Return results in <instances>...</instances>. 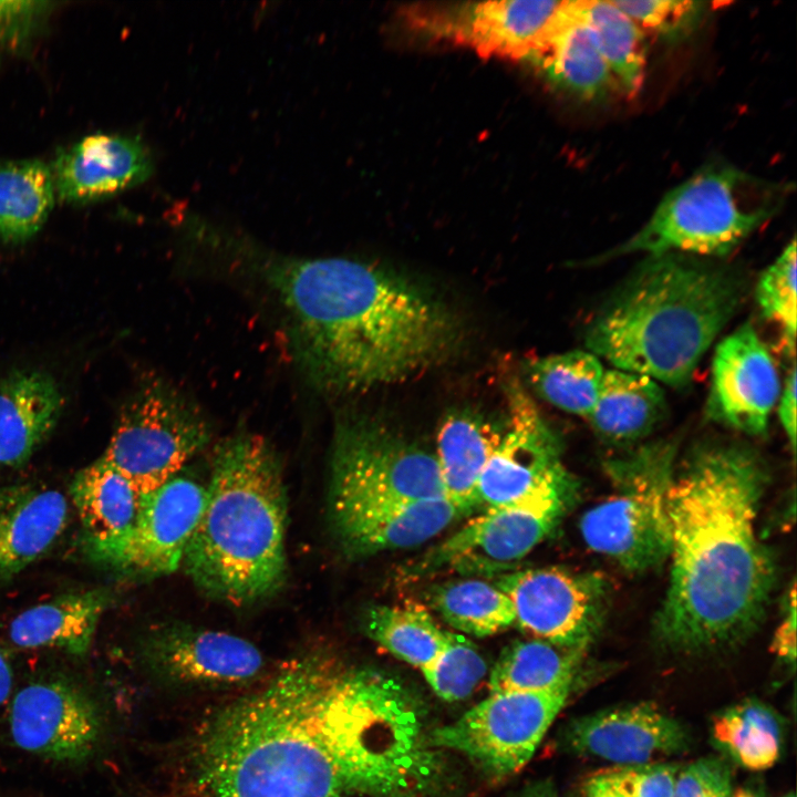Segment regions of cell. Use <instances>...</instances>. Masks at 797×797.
Wrapping results in <instances>:
<instances>
[{"instance_id":"obj_1","label":"cell","mask_w":797,"mask_h":797,"mask_svg":"<svg viewBox=\"0 0 797 797\" xmlns=\"http://www.w3.org/2000/svg\"><path fill=\"white\" fill-rule=\"evenodd\" d=\"M767 480L762 459L741 444L700 446L674 475L667 491L671 575L655 618L664 646L715 652L759 624L776 579L756 534Z\"/></svg>"},{"instance_id":"obj_2","label":"cell","mask_w":797,"mask_h":797,"mask_svg":"<svg viewBox=\"0 0 797 797\" xmlns=\"http://www.w3.org/2000/svg\"><path fill=\"white\" fill-rule=\"evenodd\" d=\"M261 266L282 307L294 362L322 393L406 381L439 363L455 343L451 312L395 271L337 257H275Z\"/></svg>"},{"instance_id":"obj_3","label":"cell","mask_w":797,"mask_h":797,"mask_svg":"<svg viewBox=\"0 0 797 797\" xmlns=\"http://www.w3.org/2000/svg\"><path fill=\"white\" fill-rule=\"evenodd\" d=\"M331 665L320 654L296 658L265 686L216 713L194 752L199 786L210 797L342 795L317 721Z\"/></svg>"},{"instance_id":"obj_4","label":"cell","mask_w":797,"mask_h":797,"mask_svg":"<svg viewBox=\"0 0 797 797\" xmlns=\"http://www.w3.org/2000/svg\"><path fill=\"white\" fill-rule=\"evenodd\" d=\"M648 257L594 315L584 341L614 369L682 387L737 310L743 284L687 255Z\"/></svg>"},{"instance_id":"obj_5","label":"cell","mask_w":797,"mask_h":797,"mask_svg":"<svg viewBox=\"0 0 797 797\" xmlns=\"http://www.w3.org/2000/svg\"><path fill=\"white\" fill-rule=\"evenodd\" d=\"M287 493L265 437L239 433L215 451L206 497L182 567L206 596L248 605L286 582Z\"/></svg>"},{"instance_id":"obj_6","label":"cell","mask_w":797,"mask_h":797,"mask_svg":"<svg viewBox=\"0 0 797 797\" xmlns=\"http://www.w3.org/2000/svg\"><path fill=\"white\" fill-rule=\"evenodd\" d=\"M317 721L342 793L436 797L442 791L445 760L431 742L425 710L392 675L332 665L319 690Z\"/></svg>"},{"instance_id":"obj_7","label":"cell","mask_w":797,"mask_h":797,"mask_svg":"<svg viewBox=\"0 0 797 797\" xmlns=\"http://www.w3.org/2000/svg\"><path fill=\"white\" fill-rule=\"evenodd\" d=\"M788 188L727 164L708 165L666 193L645 225L604 257L728 255L779 211Z\"/></svg>"},{"instance_id":"obj_8","label":"cell","mask_w":797,"mask_h":797,"mask_svg":"<svg viewBox=\"0 0 797 797\" xmlns=\"http://www.w3.org/2000/svg\"><path fill=\"white\" fill-rule=\"evenodd\" d=\"M675 456L673 442L658 441L605 463L612 491L587 510L579 525L591 550L631 572L669 559L667 491Z\"/></svg>"},{"instance_id":"obj_9","label":"cell","mask_w":797,"mask_h":797,"mask_svg":"<svg viewBox=\"0 0 797 797\" xmlns=\"http://www.w3.org/2000/svg\"><path fill=\"white\" fill-rule=\"evenodd\" d=\"M210 438L194 401L166 381L148 380L124 403L102 457L141 497L179 474Z\"/></svg>"},{"instance_id":"obj_10","label":"cell","mask_w":797,"mask_h":797,"mask_svg":"<svg viewBox=\"0 0 797 797\" xmlns=\"http://www.w3.org/2000/svg\"><path fill=\"white\" fill-rule=\"evenodd\" d=\"M445 498L434 453L368 416H344L333 435L329 508Z\"/></svg>"},{"instance_id":"obj_11","label":"cell","mask_w":797,"mask_h":797,"mask_svg":"<svg viewBox=\"0 0 797 797\" xmlns=\"http://www.w3.org/2000/svg\"><path fill=\"white\" fill-rule=\"evenodd\" d=\"M576 496L568 473L507 505L489 507L411 567L412 576L497 571L525 558L559 524Z\"/></svg>"},{"instance_id":"obj_12","label":"cell","mask_w":797,"mask_h":797,"mask_svg":"<svg viewBox=\"0 0 797 797\" xmlns=\"http://www.w3.org/2000/svg\"><path fill=\"white\" fill-rule=\"evenodd\" d=\"M569 693H490L456 721L432 728L431 742L462 754L489 777L511 776L529 763Z\"/></svg>"},{"instance_id":"obj_13","label":"cell","mask_w":797,"mask_h":797,"mask_svg":"<svg viewBox=\"0 0 797 797\" xmlns=\"http://www.w3.org/2000/svg\"><path fill=\"white\" fill-rule=\"evenodd\" d=\"M205 497L206 484L179 473L141 496L136 519L127 532L106 542H85V551L95 563L124 575L167 576L182 567Z\"/></svg>"},{"instance_id":"obj_14","label":"cell","mask_w":797,"mask_h":797,"mask_svg":"<svg viewBox=\"0 0 797 797\" xmlns=\"http://www.w3.org/2000/svg\"><path fill=\"white\" fill-rule=\"evenodd\" d=\"M496 584L511 601L515 623L534 639L586 651L602 627L608 588L597 575L534 568L505 573Z\"/></svg>"},{"instance_id":"obj_15","label":"cell","mask_w":797,"mask_h":797,"mask_svg":"<svg viewBox=\"0 0 797 797\" xmlns=\"http://www.w3.org/2000/svg\"><path fill=\"white\" fill-rule=\"evenodd\" d=\"M9 727L20 749L53 762L79 764L97 752L105 721L100 703L84 687L52 679L30 683L15 693Z\"/></svg>"},{"instance_id":"obj_16","label":"cell","mask_w":797,"mask_h":797,"mask_svg":"<svg viewBox=\"0 0 797 797\" xmlns=\"http://www.w3.org/2000/svg\"><path fill=\"white\" fill-rule=\"evenodd\" d=\"M505 393L503 435L478 485L486 508L515 503L567 472L557 434L519 381L510 380Z\"/></svg>"},{"instance_id":"obj_17","label":"cell","mask_w":797,"mask_h":797,"mask_svg":"<svg viewBox=\"0 0 797 797\" xmlns=\"http://www.w3.org/2000/svg\"><path fill=\"white\" fill-rule=\"evenodd\" d=\"M563 1H487L457 8L406 10L412 25L467 45L485 58L526 60L557 17Z\"/></svg>"},{"instance_id":"obj_18","label":"cell","mask_w":797,"mask_h":797,"mask_svg":"<svg viewBox=\"0 0 797 797\" xmlns=\"http://www.w3.org/2000/svg\"><path fill=\"white\" fill-rule=\"evenodd\" d=\"M780 391L775 362L751 324L718 343L706 404L710 420L747 435H765Z\"/></svg>"},{"instance_id":"obj_19","label":"cell","mask_w":797,"mask_h":797,"mask_svg":"<svg viewBox=\"0 0 797 797\" xmlns=\"http://www.w3.org/2000/svg\"><path fill=\"white\" fill-rule=\"evenodd\" d=\"M142 654L162 677L190 685H238L255 680L265 667L262 653L250 641L178 623L152 630Z\"/></svg>"},{"instance_id":"obj_20","label":"cell","mask_w":797,"mask_h":797,"mask_svg":"<svg viewBox=\"0 0 797 797\" xmlns=\"http://www.w3.org/2000/svg\"><path fill=\"white\" fill-rule=\"evenodd\" d=\"M565 738L575 753L615 766L655 763L682 753L690 744V735L682 723L648 702L575 718L567 725Z\"/></svg>"},{"instance_id":"obj_21","label":"cell","mask_w":797,"mask_h":797,"mask_svg":"<svg viewBox=\"0 0 797 797\" xmlns=\"http://www.w3.org/2000/svg\"><path fill=\"white\" fill-rule=\"evenodd\" d=\"M329 513L337 539L353 557L420 546L463 514L446 498L361 503Z\"/></svg>"},{"instance_id":"obj_22","label":"cell","mask_w":797,"mask_h":797,"mask_svg":"<svg viewBox=\"0 0 797 797\" xmlns=\"http://www.w3.org/2000/svg\"><path fill=\"white\" fill-rule=\"evenodd\" d=\"M50 168L56 197L84 204L143 183L152 172V159L138 139L94 134L61 151Z\"/></svg>"},{"instance_id":"obj_23","label":"cell","mask_w":797,"mask_h":797,"mask_svg":"<svg viewBox=\"0 0 797 797\" xmlns=\"http://www.w3.org/2000/svg\"><path fill=\"white\" fill-rule=\"evenodd\" d=\"M527 61L555 86L583 101L602 102L619 90L576 1H563Z\"/></svg>"},{"instance_id":"obj_24","label":"cell","mask_w":797,"mask_h":797,"mask_svg":"<svg viewBox=\"0 0 797 797\" xmlns=\"http://www.w3.org/2000/svg\"><path fill=\"white\" fill-rule=\"evenodd\" d=\"M68 500L33 484L0 487V582L45 555L64 531Z\"/></svg>"},{"instance_id":"obj_25","label":"cell","mask_w":797,"mask_h":797,"mask_svg":"<svg viewBox=\"0 0 797 797\" xmlns=\"http://www.w3.org/2000/svg\"><path fill=\"white\" fill-rule=\"evenodd\" d=\"M63 410L54 379L15 370L0 380V465L23 466L52 433Z\"/></svg>"},{"instance_id":"obj_26","label":"cell","mask_w":797,"mask_h":797,"mask_svg":"<svg viewBox=\"0 0 797 797\" xmlns=\"http://www.w3.org/2000/svg\"><path fill=\"white\" fill-rule=\"evenodd\" d=\"M503 431L504 424L470 410L452 412L439 425L434 455L444 495L463 514L480 505L479 480Z\"/></svg>"},{"instance_id":"obj_27","label":"cell","mask_w":797,"mask_h":797,"mask_svg":"<svg viewBox=\"0 0 797 797\" xmlns=\"http://www.w3.org/2000/svg\"><path fill=\"white\" fill-rule=\"evenodd\" d=\"M112 601L105 588L59 596L18 614L10 624V640L20 648H51L82 656Z\"/></svg>"},{"instance_id":"obj_28","label":"cell","mask_w":797,"mask_h":797,"mask_svg":"<svg viewBox=\"0 0 797 797\" xmlns=\"http://www.w3.org/2000/svg\"><path fill=\"white\" fill-rule=\"evenodd\" d=\"M665 413V395L656 381L612 369L604 371L588 420L602 438L622 444L646 436L663 421Z\"/></svg>"},{"instance_id":"obj_29","label":"cell","mask_w":797,"mask_h":797,"mask_svg":"<svg viewBox=\"0 0 797 797\" xmlns=\"http://www.w3.org/2000/svg\"><path fill=\"white\" fill-rule=\"evenodd\" d=\"M70 494L85 531V542L120 538L136 519L139 495L102 456L75 474Z\"/></svg>"},{"instance_id":"obj_30","label":"cell","mask_w":797,"mask_h":797,"mask_svg":"<svg viewBox=\"0 0 797 797\" xmlns=\"http://www.w3.org/2000/svg\"><path fill=\"white\" fill-rule=\"evenodd\" d=\"M584 650L540 639L507 645L489 676L490 693L571 690Z\"/></svg>"},{"instance_id":"obj_31","label":"cell","mask_w":797,"mask_h":797,"mask_svg":"<svg viewBox=\"0 0 797 797\" xmlns=\"http://www.w3.org/2000/svg\"><path fill=\"white\" fill-rule=\"evenodd\" d=\"M50 166L38 159L0 163V240L22 242L48 219L55 199Z\"/></svg>"},{"instance_id":"obj_32","label":"cell","mask_w":797,"mask_h":797,"mask_svg":"<svg viewBox=\"0 0 797 797\" xmlns=\"http://www.w3.org/2000/svg\"><path fill=\"white\" fill-rule=\"evenodd\" d=\"M618 89L634 96L642 87L646 65L644 32L612 1H576Z\"/></svg>"},{"instance_id":"obj_33","label":"cell","mask_w":797,"mask_h":797,"mask_svg":"<svg viewBox=\"0 0 797 797\" xmlns=\"http://www.w3.org/2000/svg\"><path fill=\"white\" fill-rule=\"evenodd\" d=\"M364 630L384 650L420 670L436 659L449 634L425 605L407 601L372 607Z\"/></svg>"},{"instance_id":"obj_34","label":"cell","mask_w":797,"mask_h":797,"mask_svg":"<svg viewBox=\"0 0 797 797\" xmlns=\"http://www.w3.org/2000/svg\"><path fill=\"white\" fill-rule=\"evenodd\" d=\"M431 608L463 635L503 632L515 623L510 599L496 584L476 578L455 579L433 588Z\"/></svg>"},{"instance_id":"obj_35","label":"cell","mask_w":797,"mask_h":797,"mask_svg":"<svg viewBox=\"0 0 797 797\" xmlns=\"http://www.w3.org/2000/svg\"><path fill=\"white\" fill-rule=\"evenodd\" d=\"M604 369L591 352L573 350L531 360L528 379L547 402L588 418L596 404Z\"/></svg>"},{"instance_id":"obj_36","label":"cell","mask_w":797,"mask_h":797,"mask_svg":"<svg viewBox=\"0 0 797 797\" xmlns=\"http://www.w3.org/2000/svg\"><path fill=\"white\" fill-rule=\"evenodd\" d=\"M712 735L736 763L751 770L770 768L780 754L779 720L758 701H744L720 712L713 718Z\"/></svg>"},{"instance_id":"obj_37","label":"cell","mask_w":797,"mask_h":797,"mask_svg":"<svg viewBox=\"0 0 797 797\" xmlns=\"http://www.w3.org/2000/svg\"><path fill=\"white\" fill-rule=\"evenodd\" d=\"M421 672L439 698L456 702L474 693L486 676L487 663L469 639L449 632L445 648Z\"/></svg>"},{"instance_id":"obj_38","label":"cell","mask_w":797,"mask_h":797,"mask_svg":"<svg viewBox=\"0 0 797 797\" xmlns=\"http://www.w3.org/2000/svg\"><path fill=\"white\" fill-rule=\"evenodd\" d=\"M756 301L764 318L780 328L786 346L794 354L797 320L795 239L763 272L756 287Z\"/></svg>"},{"instance_id":"obj_39","label":"cell","mask_w":797,"mask_h":797,"mask_svg":"<svg viewBox=\"0 0 797 797\" xmlns=\"http://www.w3.org/2000/svg\"><path fill=\"white\" fill-rule=\"evenodd\" d=\"M644 32L666 42H680L690 37L710 10V2L691 0L612 1Z\"/></svg>"},{"instance_id":"obj_40","label":"cell","mask_w":797,"mask_h":797,"mask_svg":"<svg viewBox=\"0 0 797 797\" xmlns=\"http://www.w3.org/2000/svg\"><path fill=\"white\" fill-rule=\"evenodd\" d=\"M679 768L663 763L612 766L602 769L620 797H672Z\"/></svg>"},{"instance_id":"obj_41","label":"cell","mask_w":797,"mask_h":797,"mask_svg":"<svg viewBox=\"0 0 797 797\" xmlns=\"http://www.w3.org/2000/svg\"><path fill=\"white\" fill-rule=\"evenodd\" d=\"M729 765L718 757H703L677 770L672 797H733Z\"/></svg>"},{"instance_id":"obj_42","label":"cell","mask_w":797,"mask_h":797,"mask_svg":"<svg viewBox=\"0 0 797 797\" xmlns=\"http://www.w3.org/2000/svg\"><path fill=\"white\" fill-rule=\"evenodd\" d=\"M52 4L48 1H0V48L24 44L43 24Z\"/></svg>"},{"instance_id":"obj_43","label":"cell","mask_w":797,"mask_h":797,"mask_svg":"<svg viewBox=\"0 0 797 797\" xmlns=\"http://www.w3.org/2000/svg\"><path fill=\"white\" fill-rule=\"evenodd\" d=\"M773 652L787 664L794 665L796 660V599L795 586L789 593L786 613L775 633L772 644Z\"/></svg>"},{"instance_id":"obj_44","label":"cell","mask_w":797,"mask_h":797,"mask_svg":"<svg viewBox=\"0 0 797 797\" xmlns=\"http://www.w3.org/2000/svg\"><path fill=\"white\" fill-rule=\"evenodd\" d=\"M796 366L793 364L778 398V415L791 452L796 449Z\"/></svg>"},{"instance_id":"obj_45","label":"cell","mask_w":797,"mask_h":797,"mask_svg":"<svg viewBox=\"0 0 797 797\" xmlns=\"http://www.w3.org/2000/svg\"><path fill=\"white\" fill-rule=\"evenodd\" d=\"M580 797H620L605 776L600 772L588 777L581 788Z\"/></svg>"},{"instance_id":"obj_46","label":"cell","mask_w":797,"mask_h":797,"mask_svg":"<svg viewBox=\"0 0 797 797\" xmlns=\"http://www.w3.org/2000/svg\"><path fill=\"white\" fill-rule=\"evenodd\" d=\"M13 673L11 665L0 650V705L8 698L12 689Z\"/></svg>"},{"instance_id":"obj_47","label":"cell","mask_w":797,"mask_h":797,"mask_svg":"<svg viewBox=\"0 0 797 797\" xmlns=\"http://www.w3.org/2000/svg\"><path fill=\"white\" fill-rule=\"evenodd\" d=\"M517 797H558L555 787L548 782H538L525 788Z\"/></svg>"},{"instance_id":"obj_48","label":"cell","mask_w":797,"mask_h":797,"mask_svg":"<svg viewBox=\"0 0 797 797\" xmlns=\"http://www.w3.org/2000/svg\"><path fill=\"white\" fill-rule=\"evenodd\" d=\"M733 797H756V796L753 793H751L749 790L738 789V790L734 791Z\"/></svg>"},{"instance_id":"obj_49","label":"cell","mask_w":797,"mask_h":797,"mask_svg":"<svg viewBox=\"0 0 797 797\" xmlns=\"http://www.w3.org/2000/svg\"><path fill=\"white\" fill-rule=\"evenodd\" d=\"M784 797H795V795H794V793H789V794L785 795Z\"/></svg>"},{"instance_id":"obj_50","label":"cell","mask_w":797,"mask_h":797,"mask_svg":"<svg viewBox=\"0 0 797 797\" xmlns=\"http://www.w3.org/2000/svg\"><path fill=\"white\" fill-rule=\"evenodd\" d=\"M335 797H342V795H338V796H335Z\"/></svg>"}]
</instances>
